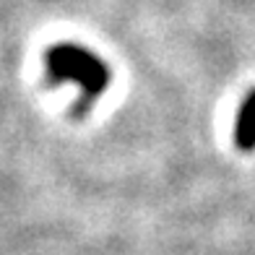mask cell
<instances>
[{"label":"cell","instance_id":"cell-2","mask_svg":"<svg viewBox=\"0 0 255 255\" xmlns=\"http://www.w3.org/2000/svg\"><path fill=\"white\" fill-rule=\"evenodd\" d=\"M232 138H235V146L242 154L255 151V89H250L245 94V99L240 102Z\"/></svg>","mask_w":255,"mask_h":255},{"label":"cell","instance_id":"cell-1","mask_svg":"<svg viewBox=\"0 0 255 255\" xmlns=\"http://www.w3.org/2000/svg\"><path fill=\"white\" fill-rule=\"evenodd\" d=\"M44 81L47 86L76 84L78 97L71 104V118L81 120L110 89L112 71L97 52L78 42H55L44 50Z\"/></svg>","mask_w":255,"mask_h":255}]
</instances>
